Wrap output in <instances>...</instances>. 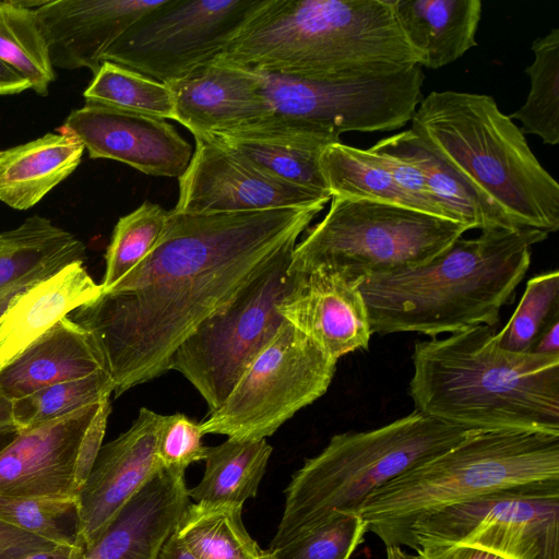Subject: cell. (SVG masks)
<instances>
[{
	"instance_id": "7c38bea8",
	"label": "cell",
	"mask_w": 559,
	"mask_h": 559,
	"mask_svg": "<svg viewBox=\"0 0 559 559\" xmlns=\"http://www.w3.org/2000/svg\"><path fill=\"white\" fill-rule=\"evenodd\" d=\"M264 0H165L108 49L110 61L168 84L213 62Z\"/></svg>"
},
{
	"instance_id": "d590c367",
	"label": "cell",
	"mask_w": 559,
	"mask_h": 559,
	"mask_svg": "<svg viewBox=\"0 0 559 559\" xmlns=\"http://www.w3.org/2000/svg\"><path fill=\"white\" fill-rule=\"evenodd\" d=\"M170 212L145 201L118 219L105 254L106 269L100 283L103 292L112 287L148 255L159 240Z\"/></svg>"
},
{
	"instance_id": "d6986e66",
	"label": "cell",
	"mask_w": 559,
	"mask_h": 559,
	"mask_svg": "<svg viewBox=\"0 0 559 559\" xmlns=\"http://www.w3.org/2000/svg\"><path fill=\"white\" fill-rule=\"evenodd\" d=\"M359 284L330 271L302 274L277 311L337 362L367 349L372 335Z\"/></svg>"
},
{
	"instance_id": "7bdbcfd3",
	"label": "cell",
	"mask_w": 559,
	"mask_h": 559,
	"mask_svg": "<svg viewBox=\"0 0 559 559\" xmlns=\"http://www.w3.org/2000/svg\"><path fill=\"white\" fill-rule=\"evenodd\" d=\"M416 559H507L500 555L462 544H433L416 550Z\"/></svg>"
},
{
	"instance_id": "7a4b0ae2",
	"label": "cell",
	"mask_w": 559,
	"mask_h": 559,
	"mask_svg": "<svg viewBox=\"0 0 559 559\" xmlns=\"http://www.w3.org/2000/svg\"><path fill=\"white\" fill-rule=\"evenodd\" d=\"M495 335L477 325L416 342L414 411L467 430L559 435V354L509 352Z\"/></svg>"
},
{
	"instance_id": "603a6c76",
	"label": "cell",
	"mask_w": 559,
	"mask_h": 559,
	"mask_svg": "<svg viewBox=\"0 0 559 559\" xmlns=\"http://www.w3.org/2000/svg\"><path fill=\"white\" fill-rule=\"evenodd\" d=\"M102 370L108 368L93 335L64 317L0 370V395L11 402Z\"/></svg>"
},
{
	"instance_id": "f1b7e54d",
	"label": "cell",
	"mask_w": 559,
	"mask_h": 559,
	"mask_svg": "<svg viewBox=\"0 0 559 559\" xmlns=\"http://www.w3.org/2000/svg\"><path fill=\"white\" fill-rule=\"evenodd\" d=\"M271 453L272 447L265 439L228 438L216 447H207L203 477L188 489L189 497L198 502L242 507L247 499L257 496Z\"/></svg>"
},
{
	"instance_id": "277c9868",
	"label": "cell",
	"mask_w": 559,
	"mask_h": 559,
	"mask_svg": "<svg viewBox=\"0 0 559 559\" xmlns=\"http://www.w3.org/2000/svg\"><path fill=\"white\" fill-rule=\"evenodd\" d=\"M548 233L493 228L457 238L420 266L364 280L371 332H416L431 338L477 325L493 326L528 271L532 248Z\"/></svg>"
},
{
	"instance_id": "f35d334b",
	"label": "cell",
	"mask_w": 559,
	"mask_h": 559,
	"mask_svg": "<svg viewBox=\"0 0 559 559\" xmlns=\"http://www.w3.org/2000/svg\"><path fill=\"white\" fill-rule=\"evenodd\" d=\"M17 430L0 432V449L8 444ZM69 514L75 515V504L68 502H43L11 499L0 496V520L57 544H73L64 521Z\"/></svg>"
},
{
	"instance_id": "f546056e",
	"label": "cell",
	"mask_w": 559,
	"mask_h": 559,
	"mask_svg": "<svg viewBox=\"0 0 559 559\" xmlns=\"http://www.w3.org/2000/svg\"><path fill=\"white\" fill-rule=\"evenodd\" d=\"M320 167L331 198L369 200L428 213L368 150L341 141L329 144L321 153Z\"/></svg>"
},
{
	"instance_id": "484cf974",
	"label": "cell",
	"mask_w": 559,
	"mask_h": 559,
	"mask_svg": "<svg viewBox=\"0 0 559 559\" xmlns=\"http://www.w3.org/2000/svg\"><path fill=\"white\" fill-rule=\"evenodd\" d=\"M480 0H393L397 21L419 66L440 69L476 46Z\"/></svg>"
},
{
	"instance_id": "e0dca14e",
	"label": "cell",
	"mask_w": 559,
	"mask_h": 559,
	"mask_svg": "<svg viewBox=\"0 0 559 559\" xmlns=\"http://www.w3.org/2000/svg\"><path fill=\"white\" fill-rule=\"evenodd\" d=\"M59 130L76 136L92 159H112L150 176L180 178L192 146L165 119L87 104Z\"/></svg>"
},
{
	"instance_id": "ac0fdd59",
	"label": "cell",
	"mask_w": 559,
	"mask_h": 559,
	"mask_svg": "<svg viewBox=\"0 0 559 559\" xmlns=\"http://www.w3.org/2000/svg\"><path fill=\"white\" fill-rule=\"evenodd\" d=\"M165 0H55L35 11L53 68L90 69L141 16Z\"/></svg>"
},
{
	"instance_id": "7402d4cb",
	"label": "cell",
	"mask_w": 559,
	"mask_h": 559,
	"mask_svg": "<svg viewBox=\"0 0 559 559\" xmlns=\"http://www.w3.org/2000/svg\"><path fill=\"white\" fill-rule=\"evenodd\" d=\"M103 293L75 261L16 295L0 316V370L58 321Z\"/></svg>"
},
{
	"instance_id": "6da1fadb",
	"label": "cell",
	"mask_w": 559,
	"mask_h": 559,
	"mask_svg": "<svg viewBox=\"0 0 559 559\" xmlns=\"http://www.w3.org/2000/svg\"><path fill=\"white\" fill-rule=\"evenodd\" d=\"M325 203L231 213L171 210L156 246L95 300L68 317L94 337L114 394L169 370L178 346L229 302Z\"/></svg>"
},
{
	"instance_id": "f907efd6",
	"label": "cell",
	"mask_w": 559,
	"mask_h": 559,
	"mask_svg": "<svg viewBox=\"0 0 559 559\" xmlns=\"http://www.w3.org/2000/svg\"><path fill=\"white\" fill-rule=\"evenodd\" d=\"M11 238V229L0 234V251L8 245Z\"/></svg>"
},
{
	"instance_id": "5b68a950",
	"label": "cell",
	"mask_w": 559,
	"mask_h": 559,
	"mask_svg": "<svg viewBox=\"0 0 559 559\" xmlns=\"http://www.w3.org/2000/svg\"><path fill=\"white\" fill-rule=\"evenodd\" d=\"M501 492L559 496V435L472 431L371 492L359 514L386 547H403L418 519Z\"/></svg>"
},
{
	"instance_id": "9c48e42d",
	"label": "cell",
	"mask_w": 559,
	"mask_h": 559,
	"mask_svg": "<svg viewBox=\"0 0 559 559\" xmlns=\"http://www.w3.org/2000/svg\"><path fill=\"white\" fill-rule=\"evenodd\" d=\"M255 73L266 114L247 128L292 130L335 139L345 132L393 131L412 120L423 99L424 72L419 64L371 78Z\"/></svg>"
},
{
	"instance_id": "44dd1931",
	"label": "cell",
	"mask_w": 559,
	"mask_h": 559,
	"mask_svg": "<svg viewBox=\"0 0 559 559\" xmlns=\"http://www.w3.org/2000/svg\"><path fill=\"white\" fill-rule=\"evenodd\" d=\"M167 85L174 94L175 120L193 135L245 129L266 114L257 73L239 67L213 61Z\"/></svg>"
},
{
	"instance_id": "4dcf8cb0",
	"label": "cell",
	"mask_w": 559,
	"mask_h": 559,
	"mask_svg": "<svg viewBox=\"0 0 559 559\" xmlns=\"http://www.w3.org/2000/svg\"><path fill=\"white\" fill-rule=\"evenodd\" d=\"M242 507L190 503L176 532L199 559H272L246 531Z\"/></svg>"
},
{
	"instance_id": "681fc988",
	"label": "cell",
	"mask_w": 559,
	"mask_h": 559,
	"mask_svg": "<svg viewBox=\"0 0 559 559\" xmlns=\"http://www.w3.org/2000/svg\"><path fill=\"white\" fill-rule=\"evenodd\" d=\"M386 559H416V555L403 550L402 547H386Z\"/></svg>"
},
{
	"instance_id": "d4e9b609",
	"label": "cell",
	"mask_w": 559,
	"mask_h": 559,
	"mask_svg": "<svg viewBox=\"0 0 559 559\" xmlns=\"http://www.w3.org/2000/svg\"><path fill=\"white\" fill-rule=\"evenodd\" d=\"M57 131L0 151L2 203L28 210L79 167L83 143L71 133Z\"/></svg>"
},
{
	"instance_id": "8d00e7d4",
	"label": "cell",
	"mask_w": 559,
	"mask_h": 559,
	"mask_svg": "<svg viewBox=\"0 0 559 559\" xmlns=\"http://www.w3.org/2000/svg\"><path fill=\"white\" fill-rule=\"evenodd\" d=\"M556 321H559L558 270L537 274L527 281L514 312L496 333V342L509 352L532 353L540 335Z\"/></svg>"
},
{
	"instance_id": "ab89813d",
	"label": "cell",
	"mask_w": 559,
	"mask_h": 559,
	"mask_svg": "<svg viewBox=\"0 0 559 559\" xmlns=\"http://www.w3.org/2000/svg\"><path fill=\"white\" fill-rule=\"evenodd\" d=\"M204 432L182 413L165 415L158 442V457L163 466L186 471L199 461H204L207 447L203 445Z\"/></svg>"
},
{
	"instance_id": "4316f807",
	"label": "cell",
	"mask_w": 559,
	"mask_h": 559,
	"mask_svg": "<svg viewBox=\"0 0 559 559\" xmlns=\"http://www.w3.org/2000/svg\"><path fill=\"white\" fill-rule=\"evenodd\" d=\"M84 258L85 246L73 234L44 216L27 217L0 251V316L16 295Z\"/></svg>"
},
{
	"instance_id": "e575fe53",
	"label": "cell",
	"mask_w": 559,
	"mask_h": 559,
	"mask_svg": "<svg viewBox=\"0 0 559 559\" xmlns=\"http://www.w3.org/2000/svg\"><path fill=\"white\" fill-rule=\"evenodd\" d=\"M114 389V381L108 370L49 385L11 401L12 420L17 431H24L98 403L110 396Z\"/></svg>"
},
{
	"instance_id": "5bb4252c",
	"label": "cell",
	"mask_w": 559,
	"mask_h": 559,
	"mask_svg": "<svg viewBox=\"0 0 559 559\" xmlns=\"http://www.w3.org/2000/svg\"><path fill=\"white\" fill-rule=\"evenodd\" d=\"M175 211L231 213L309 206L331 197L275 179L230 148L194 136Z\"/></svg>"
},
{
	"instance_id": "b9f144b4",
	"label": "cell",
	"mask_w": 559,
	"mask_h": 559,
	"mask_svg": "<svg viewBox=\"0 0 559 559\" xmlns=\"http://www.w3.org/2000/svg\"><path fill=\"white\" fill-rule=\"evenodd\" d=\"M57 543L0 520V559H17Z\"/></svg>"
},
{
	"instance_id": "30bf717a",
	"label": "cell",
	"mask_w": 559,
	"mask_h": 559,
	"mask_svg": "<svg viewBox=\"0 0 559 559\" xmlns=\"http://www.w3.org/2000/svg\"><path fill=\"white\" fill-rule=\"evenodd\" d=\"M297 242L284 247L229 302L203 320L178 346L169 370L180 372L201 394L209 414L227 399L255 356L286 320L277 305L302 274L289 271Z\"/></svg>"
},
{
	"instance_id": "3957f363",
	"label": "cell",
	"mask_w": 559,
	"mask_h": 559,
	"mask_svg": "<svg viewBox=\"0 0 559 559\" xmlns=\"http://www.w3.org/2000/svg\"><path fill=\"white\" fill-rule=\"evenodd\" d=\"M304 78H371L419 64L393 0H264L214 60Z\"/></svg>"
},
{
	"instance_id": "2e32d148",
	"label": "cell",
	"mask_w": 559,
	"mask_h": 559,
	"mask_svg": "<svg viewBox=\"0 0 559 559\" xmlns=\"http://www.w3.org/2000/svg\"><path fill=\"white\" fill-rule=\"evenodd\" d=\"M165 415L142 407L131 427L102 445L75 502L74 543L92 545L122 507L162 467Z\"/></svg>"
},
{
	"instance_id": "7dc6e473",
	"label": "cell",
	"mask_w": 559,
	"mask_h": 559,
	"mask_svg": "<svg viewBox=\"0 0 559 559\" xmlns=\"http://www.w3.org/2000/svg\"><path fill=\"white\" fill-rule=\"evenodd\" d=\"M532 353L543 355L559 354V321L552 323L535 343Z\"/></svg>"
},
{
	"instance_id": "4fadbf2b",
	"label": "cell",
	"mask_w": 559,
	"mask_h": 559,
	"mask_svg": "<svg viewBox=\"0 0 559 559\" xmlns=\"http://www.w3.org/2000/svg\"><path fill=\"white\" fill-rule=\"evenodd\" d=\"M462 544L507 559H559V496L501 492L418 519L403 547Z\"/></svg>"
},
{
	"instance_id": "52a82bcc",
	"label": "cell",
	"mask_w": 559,
	"mask_h": 559,
	"mask_svg": "<svg viewBox=\"0 0 559 559\" xmlns=\"http://www.w3.org/2000/svg\"><path fill=\"white\" fill-rule=\"evenodd\" d=\"M416 411L384 426L334 435L292 477L267 550H275L329 520L359 513L366 498L405 471L447 451L468 433Z\"/></svg>"
},
{
	"instance_id": "60d3db41",
	"label": "cell",
	"mask_w": 559,
	"mask_h": 559,
	"mask_svg": "<svg viewBox=\"0 0 559 559\" xmlns=\"http://www.w3.org/2000/svg\"><path fill=\"white\" fill-rule=\"evenodd\" d=\"M110 412V396H107L100 402L82 437L78 456V480L80 489L85 483L102 448Z\"/></svg>"
},
{
	"instance_id": "ffe728a7",
	"label": "cell",
	"mask_w": 559,
	"mask_h": 559,
	"mask_svg": "<svg viewBox=\"0 0 559 559\" xmlns=\"http://www.w3.org/2000/svg\"><path fill=\"white\" fill-rule=\"evenodd\" d=\"M190 503L185 471L163 466L79 559H157Z\"/></svg>"
},
{
	"instance_id": "f6af8a7d",
	"label": "cell",
	"mask_w": 559,
	"mask_h": 559,
	"mask_svg": "<svg viewBox=\"0 0 559 559\" xmlns=\"http://www.w3.org/2000/svg\"><path fill=\"white\" fill-rule=\"evenodd\" d=\"M28 88V81L0 59V96L19 94Z\"/></svg>"
},
{
	"instance_id": "74e56055",
	"label": "cell",
	"mask_w": 559,
	"mask_h": 559,
	"mask_svg": "<svg viewBox=\"0 0 559 559\" xmlns=\"http://www.w3.org/2000/svg\"><path fill=\"white\" fill-rule=\"evenodd\" d=\"M367 532L359 513L335 511L321 525L267 551L272 559H350Z\"/></svg>"
},
{
	"instance_id": "ee69618b",
	"label": "cell",
	"mask_w": 559,
	"mask_h": 559,
	"mask_svg": "<svg viewBox=\"0 0 559 559\" xmlns=\"http://www.w3.org/2000/svg\"><path fill=\"white\" fill-rule=\"evenodd\" d=\"M83 547L73 544H56L49 548L26 554L17 559H79Z\"/></svg>"
},
{
	"instance_id": "83f0119b",
	"label": "cell",
	"mask_w": 559,
	"mask_h": 559,
	"mask_svg": "<svg viewBox=\"0 0 559 559\" xmlns=\"http://www.w3.org/2000/svg\"><path fill=\"white\" fill-rule=\"evenodd\" d=\"M404 159L417 167L435 198L453 221L469 229L520 228L481 199L445 162L408 129L378 141L368 148Z\"/></svg>"
},
{
	"instance_id": "836d02e7",
	"label": "cell",
	"mask_w": 559,
	"mask_h": 559,
	"mask_svg": "<svg viewBox=\"0 0 559 559\" xmlns=\"http://www.w3.org/2000/svg\"><path fill=\"white\" fill-rule=\"evenodd\" d=\"M85 103L162 119H176L170 87L123 66L104 61L83 93Z\"/></svg>"
},
{
	"instance_id": "1f68e13d",
	"label": "cell",
	"mask_w": 559,
	"mask_h": 559,
	"mask_svg": "<svg viewBox=\"0 0 559 559\" xmlns=\"http://www.w3.org/2000/svg\"><path fill=\"white\" fill-rule=\"evenodd\" d=\"M41 3L0 0V59L46 96L56 72L35 11Z\"/></svg>"
},
{
	"instance_id": "bcb514c9",
	"label": "cell",
	"mask_w": 559,
	"mask_h": 559,
	"mask_svg": "<svg viewBox=\"0 0 559 559\" xmlns=\"http://www.w3.org/2000/svg\"><path fill=\"white\" fill-rule=\"evenodd\" d=\"M157 559H199L185 542L179 537L176 530L164 543Z\"/></svg>"
},
{
	"instance_id": "9a60e30c",
	"label": "cell",
	"mask_w": 559,
	"mask_h": 559,
	"mask_svg": "<svg viewBox=\"0 0 559 559\" xmlns=\"http://www.w3.org/2000/svg\"><path fill=\"white\" fill-rule=\"evenodd\" d=\"M100 402L17 431L0 449V496L75 504L80 443Z\"/></svg>"
},
{
	"instance_id": "d6a6232c",
	"label": "cell",
	"mask_w": 559,
	"mask_h": 559,
	"mask_svg": "<svg viewBox=\"0 0 559 559\" xmlns=\"http://www.w3.org/2000/svg\"><path fill=\"white\" fill-rule=\"evenodd\" d=\"M534 61L526 67L531 88L525 103L509 117L519 120L523 134H534L544 144L559 143V28L536 38L531 46Z\"/></svg>"
},
{
	"instance_id": "ba28073f",
	"label": "cell",
	"mask_w": 559,
	"mask_h": 559,
	"mask_svg": "<svg viewBox=\"0 0 559 559\" xmlns=\"http://www.w3.org/2000/svg\"><path fill=\"white\" fill-rule=\"evenodd\" d=\"M330 201L324 217L295 246L289 271L323 270L361 282L426 264L467 231L461 223L414 209L336 197Z\"/></svg>"
},
{
	"instance_id": "cb8c5ba5",
	"label": "cell",
	"mask_w": 559,
	"mask_h": 559,
	"mask_svg": "<svg viewBox=\"0 0 559 559\" xmlns=\"http://www.w3.org/2000/svg\"><path fill=\"white\" fill-rule=\"evenodd\" d=\"M193 136L233 150L275 179L330 195L321 171L320 156L325 146L340 142V139L257 128Z\"/></svg>"
},
{
	"instance_id": "8fae6325",
	"label": "cell",
	"mask_w": 559,
	"mask_h": 559,
	"mask_svg": "<svg viewBox=\"0 0 559 559\" xmlns=\"http://www.w3.org/2000/svg\"><path fill=\"white\" fill-rule=\"evenodd\" d=\"M335 368L336 361L286 321L200 427L204 435L266 439L328 391Z\"/></svg>"
},
{
	"instance_id": "c3c4849f",
	"label": "cell",
	"mask_w": 559,
	"mask_h": 559,
	"mask_svg": "<svg viewBox=\"0 0 559 559\" xmlns=\"http://www.w3.org/2000/svg\"><path fill=\"white\" fill-rule=\"evenodd\" d=\"M17 430L11 414V402L0 395V432Z\"/></svg>"
},
{
	"instance_id": "8992f818",
	"label": "cell",
	"mask_w": 559,
	"mask_h": 559,
	"mask_svg": "<svg viewBox=\"0 0 559 559\" xmlns=\"http://www.w3.org/2000/svg\"><path fill=\"white\" fill-rule=\"evenodd\" d=\"M411 130L518 227L559 229V185L525 135L485 94L432 91Z\"/></svg>"
}]
</instances>
